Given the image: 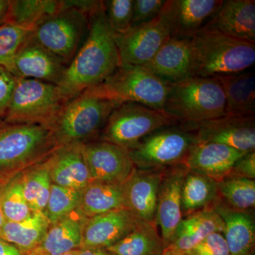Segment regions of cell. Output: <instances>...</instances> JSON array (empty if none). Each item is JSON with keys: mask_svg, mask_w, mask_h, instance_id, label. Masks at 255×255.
<instances>
[{"mask_svg": "<svg viewBox=\"0 0 255 255\" xmlns=\"http://www.w3.org/2000/svg\"><path fill=\"white\" fill-rule=\"evenodd\" d=\"M121 65L115 36L107 23L102 1L90 14L86 38L58 86L68 102L87 89L105 82Z\"/></svg>", "mask_w": 255, "mask_h": 255, "instance_id": "obj_1", "label": "cell"}, {"mask_svg": "<svg viewBox=\"0 0 255 255\" xmlns=\"http://www.w3.org/2000/svg\"><path fill=\"white\" fill-rule=\"evenodd\" d=\"M119 105L100 85L68 101L50 128L58 147L92 142L102 134L111 114Z\"/></svg>", "mask_w": 255, "mask_h": 255, "instance_id": "obj_2", "label": "cell"}, {"mask_svg": "<svg viewBox=\"0 0 255 255\" xmlns=\"http://www.w3.org/2000/svg\"><path fill=\"white\" fill-rule=\"evenodd\" d=\"M191 76L218 78L254 66L255 43L226 36L205 26L190 38Z\"/></svg>", "mask_w": 255, "mask_h": 255, "instance_id": "obj_3", "label": "cell"}, {"mask_svg": "<svg viewBox=\"0 0 255 255\" xmlns=\"http://www.w3.org/2000/svg\"><path fill=\"white\" fill-rule=\"evenodd\" d=\"M59 148L49 128L0 121V181L43 160Z\"/></svg>", "mask_w": 255, "mask_h": 255, "instance_id": "obj_4", "label": "cell"}, {"mask_svg": "<svg viewBox=\"0 0 255 255\" xmlns=\"http://www.w3.org/2000/svg\"><path fill=\"white\" fill-rule=\"evenodd\" d=\"M179 124H196L226 115V98L219 80L191 76L171 85L164 110Z\"/></svg>", "mask_w": 255, "mask_h": 255, "instance_id": "obj_5", "label": "cell"}, {"mask_svg": "<svg viewBox=\"0 0 255 255\" xmlns=\"http://www.w3.org/2000/svg\"><path fill=\"white\" fill-rule=\"evenodd\" d=\"M67 101L58 85L34 80L16 79L3 122L52 127Z\"/></svg>", "mask_w": 255, "mask_h": 255, "instance_id": "obj_6", "label": "cell"}, {"mask_svg": "<svg viewBox=\"0 0 255 255\" xmlns=\"http://www.w3.org/2000/svg\"><path fill=\"white\" fill-rule=\"evenodd\" d=\"M89 25L90 15L62 0L60 9L40 23L31 37L68 65L85 41Z\"/></svg>", "mask_w": 255, "mask_h": 255, "instance_id": "obj_7", "label": "cell"}, {"mask_svg": "<svg viewBox=\"0 0 255 255\" xmlns=\"http://www.w3.org/2000/svg\"><path fill=\"white\" fill-rule=\"evenodd\" d=\"M177 124V119L163 110L135 102H124L111 114L100 140L127 150L156 130Z\"/></svg>", "mask_w": 255, "mask_h": 255, "instance_id": "obj_8", "label": "cell"}, {"mask_svg": "<svg viewBox=\"0 0 255 255\" xmlns=\"http://www.w3.org/2000/svg\"><path fill=\"white\" fill-rule=\"evenodd\" d=\"M171 85L142 65H122L100 85L118 105L135 102L163 110Z\"/></svg>", "mask_w": 255, "mask_h": 255, "instance_id": "obj_9", "label": "cell"}, {"mask_svg": "<svg viewBox=\"0 0 255 255\" xmlns=\"http://www.w3.org/2000/svg\"><path fill=\"white\" fill-rule=\"evenodd\" d=\"M196 140L179 124L163 128L127 149L135 168L163 169L182 164Z\"/></svg>", "mask_w": 255, "mask_h": 255, "instance_id": "obj_10", "label": "cell"}, {"mask_svg": "<svg viewBox=\"0 0 255 255\" xmlns=\"http://www.w3.org/2000/svg\"><path fill=\"white\" fill-rule=\"evenodd\" d=\"M114 36L122 65L142 66L148 63L171 37L167 1L154 19Z\"/></svg>", "mask_w": 255, "mask_h": 255, "instance_id": "obj_11", "label": "cell"}, {"mask_svg": "<svg viewBox=\"0 0 255 255\" xmlns=\"http://www.w3.org/2000/svg\"><path fill=\"white\" fill-rule=\"evenodd\" d=\"M191 132L196 143H219L242 152L255 150V116L226 115L196 124H179Z\"/></svg>", "mask_w": 255, "mask_h": 255, "instance_id": "obj_12", "label": "cell"}, {"mask_svg": "<svg viewBox=\"0 0 255 255\" xmlns=\"http://www.w3.org/2000/svg\"><path fill=\"white\" fill-rule=\"evenodd\" d=\"M82 148L91 182L123 184L135 169L127 150L112 142L95 140Z\"/></svg>", "mask_w": 255, "mask_h": 255, "instance_id": "obj_13", "label": "cell"}, {"mask_svg": "<svg viewBox=\"0 0 255 255\" xmlns=\"http://www.w3.org/2000/svg\"><path fill=\"white\" fill-rule=\"evenodd\" d=\"M188 170L183 164L166 167L159 184L155 225L160 228L165 248L183 219L182 187Z\"/></svg>", "mask_w": 255, "mask_h": 255, "instance_id": "obj_14", "label": "cell"}, {"mask_svg": "<svg viewBox=\"0 0 255 255\" xmlns=\"http://www.w3.org/2000/svg\"><path fill=\"white\" fill-rule=\"evenodd\" d=\"M140 221L127 209L89 218L82 229L80 249H107L132 232Z\"/></svg>", "mask_w": 255, "mask_h": 255, "instance_id": "obj_15", "label": "cell"}, {"mask_svg": "<svg viewBox=\"0 0 255 255\" xmlns=\"http://www.w3.org/2000/svg\"><path fill=\"white\" fill-rule=\"evenodd\" d=\"M67 67L60 58L30 36L15 56L12 74L16 78L34 79L58 85Z\"/></svg>", "mask_w": 255, "mask_h": 255, "instance_id": "obj_16", "label": "cell"}, {"mask_svg": "<svg viewBox=\"0 0 255 255\" xmlns=\"http://www.w3.org/2000/svg\"><path fill=\"white\" fill-rule=\"evenodd\" d=\"M163 169H134L124 184L127 209L138 219L155 224L159 184Z\"/></svg>", "mask_w": 255, "mask_h": 255, "instance_id": "obj_17", "label": "cell"}, {"mask_svg": "<svg viewBox=\"0 0 255 255\" xmlns=\"http://www.w3.org/2000/svg\"><path fill=\"white\" fill-rule=\"evenodd\" d=\"M246 153L222 144L196 143L182 164L191 172L219 182L229 175L236 162Z\"/></svg>", "mask_w": 255, "mask_h": 255, "instance_id": "obj_18", "label": "cell"}, {"mask_svg": "<svg viewBox=\"0 0 255 255\" xmlns=\"http://www.w3.org/2000/svg\"><path fill=\"white\" fill-rule=\"evenodd\" d=\"M223 0H167L171 37L189 38L210 22Z\"/></svg>", "mask_w": 255, "mask_h": 255, "instance_id": "obj_19", "label": "cell"}, {"mask_svg": "<svg viewBox=\"0 0 255 255\" xmlns=\"http://www.w3.org/2000/svg\"><path fill=\"white\" fill-rule=\"evenodd\" d=\"M142 66L170 84L191 77L190 39L170 37L152 59Z\"/></svg>", "mask_w": 255, "mask_h": 255, "instance_id": "obj_20", "label": "cell"}, {"mask_svg": "<svg viewBox=\"0 0 255 255\" xmlns=\"http://www.w3.org/2000/svg\"><path fill=\"white\" fill-rule=\"evenodd\" d=\"M52 183L81 191L91 183L82 144L59 147L47 159Z\"/></svg>", "mask_w": 255, "mask_h": 255, "instance_id": "obj_21", "label": "cell"}, {"mask_svg": "<svg viewBox=\"0 0 255 255\" xmlns=\"http://www.w3.org/2000/svg\"><path fill=\"white\" fill-rule=\"evenodd\" d=\"M206 26L236 39L255 43V0H225Z\"/></svg>", "mask_w": 255, "mask_h": 255, "instance_id": "obj_22", "label": "cell"}, {"mask_svg": "<svg viewBox=\"0 0 255 255\" xmlns=\"http://www.w3.org/2000/svg\"><path fill=\"white\" fill-rule=\"evenodd\" d=\"M211 207L224 223L223 234L231 255H254L255 224L250 212L229 207L219 196Z\"/></svg>", "mask_w": 255, "mask_h": 255, "instance_id": "obj_23", "label": "cell"}, {"mask_svg": "<svg viewBox=\"0 0 255 255\" xmlns=\"http://www.w3.org/2000/svg\"><path fill=\"white\" fill-rule=\"evenodd\" d=\"M223 231L221 216L212 207L207 208L183 219L166 248L189 253L211 233Z\"/></svg>", "mask_w": 255, "mask_h": 255, "instance_id": "obj_24", "label": "cell"}, {"mask_svg": "<svg viewBox=\"0 0 255 255\" xmlns=\"http://www.w3.org/2000/svg\"><path fill=\"white\" fill-rule=\"evenodd\" d=\"M222 87L226 98V114L255 116V75L246 71L216 78Z\"/></svg>", "mask_w": 255, "mask_h": 255, "instance_id": "obj_25", "label": "cell"}, {"mask_svg": "<svg viewBox=\"0 0 255 255\" xmlns=\"http://www.w3.org/2000/svg\"><path fill=\"white\" fill-rule=\"evenodd\" d=\"M85 222L70 215L50 225L39 246L28 255H60L80 250Z\"/></svg>", "mask_w": 255, "mask_h": 255, "instance_id": "obj_26", "label": "cell"}, {"mask_svg": "<svg viewBox=\"0 0 255 255\" xmlns=\"http://www.w3.org/2000/svg\"><path fill=\"white\" fill-rule=\"evenodd\" d=\"M78 209L87 218L127 209L124 184L90 183L81 190Z\"/></svg>", "mask_w": 255, "mask_h": 255, "instance_id": "obj_27", "label": "cell"}, {"mask_svg": "<svg viewBox=\"0 0 255 255\" xmlns=\"http://www.w3.org/2000/svg\"><path fill=\"white\" fill-rule=\"evenodd\" d=\"M50 226L49 221L43 213H33L28 219L19 222L6 221L0 239L28 255L39 246Z\"/></svg>", "mask_w": 255, "mask_h": 255, "instance_id": "obj_28", "label": "cell"}, {"mask_svg": "<svg viewBox=\"0 0 255 255\" xmlns=\"http://www.w3.org/2000/svg\"><path fill=\"white\" fill-rule=\"evenodd\" d=\"M164 248L157 226L140 220L132 232L106 250L114 255H162Z\"/></svg>", "mask_w": 255, "mask_h": 255, "instance_id": "obj_29", "label": "cell"}, {"mask_svg": "<svg viewBox=\"0 0 255 255\" xmlns=\"http://www.w3.org/2000/svg\"><path fill=\"white\" fill-rule=\"evenodd\" d=\"M219 198L217 182L206 176L188 170L182 193V216L211 207Z\"/></svg>", "mask_w": 255, "mask_h": 255, "instance_id": "obj_30", "label": "cell"}, {"mask_svg": "<svg viewBox=\"0 0 255 255\" xmlns=\"http://www.w3.org/2000/svg\"><path fill=\"white\" fill-rule=\"evenodd\" d=\"M60 6L61 1L57 0H9L6 21L33 31L43 20L58 11Z\"/></svg>", "mask_w": 255, "mask_h": 255, "instance_id": "obj_31", "label": "cell"}, {"mask_svg": "<svg viewBox=\"0 0 255 255\" xmlns=\"http://www.w3.org/2000/svg\"><path fill=\"white\" fill-rule=\"evenodd\" d=\"M21 181L23 195L32 212L44 214L52 184L47 160L28 171Z\"/></svg>", "mask_w": 255, "mask_h": 255, "instance_id": "obj_32", "label": "cell"}, {"mask_svg": "<svg viewBox=\"0 0 255 255\" xmlns=\"http://www.w3.org/2000/svg\"><path fill=\"white\" fill-rule=\"evenodd\" d=\"M221 200L235 210L250 212L255 206V180L227 177L217 182Z\"/></svg>", "mask_w": 255, "mask_h": 255, "instance_id": "obj_33", "label": "cell"}, {"mask_svg": "<svg viewBox=\"0 0 255 255\" xmlns=\"http://www.w3.org/2000/svg\"><path fill=\"white\" fill-rule=\"evenodd\" d=\"M1 202L6 221L19 222L33 214L23 195L20 177H11L3 183Z\"/></svg>", "mask_w": 255, "mask_h": 255, "instance_id": "obj_34", "label": "cell"}, {"mask_svg": "<svg viewBox=\"0 0 255 255\" xmlns=\"http://www.w3.org/2000/svg\"><path fill=\"white\" fill-rule=\"evenodd\" d=\"M81 191L60 187L52 183L49 198L44 211L50 223L55 224L78 209Z\"/></svg>", "mask_w": 255, "mask_h": 255, "instance_id": "obj_35", "label": "cell"}, {"mask_svg": "<svg viewBox=\"0 0 255 255\" xmlns=\"http://www.w3.org/2000/svg\"><path fill=\"white\" fill-rule=\"evenodd\" d=\"M31 33L8 21L0 25V65L12 73L15 56Z\"/></svg>", "mask_w": 255, "mask_h": 255, "instance_id": "obj_36", "label": "cell"}, {"mask_svg": "<svg viewBox=\"0 0 255 255\" xmlns=\"http://www.w3.org/2000/svg\"><path fill=\"white\" fill-rule=\"evenodd\" d=\"M109 26L114 35L122 34L131 28L133 0L103 1Z\"/></svg>", "mask_w": 255, "mask_h": 255, "instance_id": "obj_37", "label": "cell"}, {"mask_svg": "<svg viewBox=\"0 0 255 255\" xmlns=\"http://www.w3.org/2000/svg\"><path fill=\"white\" fill-rule=\"evenodd\" d=\"M167 0H133L131 28L140 26L158 16Z\"/></svg>", "mask_w": 255, "mask_h": 255, "instance_id": "obj_38", "label": "cell"}, {"mask_svg": "<svg viewBox=\"0 0 255 255\" xmlns=\"http://www.w3.org/2000/svg\"><path fill=\"white\" fill-rule=\"evenodd\" d=\"M189 253L192 255H231L224 236L221 233H211Z\"/></svg>", "mask_w": 255, "mask_h": 255, "instance_id": "obj_39", "label": "cell"}, {"mask_svg": "<svg viewBox=\"0 0 255 255\" xmlns=\"http://www.w3.org/2000/svg\"><path fill=\"white\" fill-rule=\"evenodd\" d=\"M16 77L0 65V121L4 119L16 82Z\"/></svg>", "mask_w": 255, "mask_h": 255, "instance_id": "obj_40", "label": "cell"}, {"mask_svg": "<svg viewBox=\"0 0 255 255\" xmlns=\"http://www.w3.org/2000/svg\"><path fill=\"white\" fill-rule=\"evenodd\" d=\"M227 177L255 179V151L248 152L238 159Z\"/></svg>", "mask_w": 255, "mask_h": 255, "instance_id": "obj_41", "label": "cell"}, {"mask_svg": "<svg viewBox=\"0 0 255 255\" xmlns=\"http://www.w3.org/2000/svg\"><path fill=\"white\" fill-rule=\"evenodd\" d=\"M0 255H25L18 248L0 239Z\"/></svg>", "mask_w": 255, "mask_h": 255, "instance_id": "obj_42", "label": "cell"}, {"mask_svg": "<svg viewBox=\"0 0 255 255\" xmlns=\"http://www.w3.org/2000/svg\"><path fill=\"white\" fill-rule=\"evenodd\" d=\"M78 255H114L106 249H99V248H86V249H80Z\"/></svg>", "mask_w": 255, "mask_h": 255, "instance_id": "obj_43", "label": "cell"}, {"mask_svg": "<svg viewBox=\"0 0 255 255\" xmlns=\"http://www.w3.org/2000/svg\"><path fill=\"white\" fill-rule=\"evenodd\" d=\"M9 0H0V25L6 22L9 11Z\"/></svg>", "mask_w": 255, "mask_h": 255, "instance_id": "obj_44", "label": "cell"}, {"mask_svg": "<svg viewBox=\"0 0 255 255\" xmlns=\"http://www.w3.org/2000/svg\"><path fill=\"white\" fill-rule=\"evenodd\" d=\"M3 183H4V182H1V181H0V234H1V230H2L3 226H4L5 222H6L4 213H3L2 211V207H1V189H2Z\"/></svg>", "mask_w": 255, "mask_h": 255, "instance_id": "obj_45", "label": "cell"}, {"mask_svg": "<svg viewBox=\"0 0 255 255\" xmlns=\"http://www.w3.org/2000/svg\"><path fill=\"white\" fill-rule=\"evenodd\" d=\"M162 255H192L187 252H182L176 251V250L172 249V248H164L163 254Z\"/></svg>", "mask_w": 255, "mask_h": 255, "instance_id": "obj_46", "label": "cell"}, {"mask_svg": "<svg viewBox=\"0 0 255 255\" xmlns=\"http://www.w3.org/2000/svg\"><path fill=\"white\" fill-rule=\"evenodd\" d=\"M80 250H77V251L70 252V253H67V254L60 255H78V253Z\"/></svg>", "mask_w": 255, "mask_h": 255, "instance_id": "obj_47", "label": "cell"}]
</instances>
